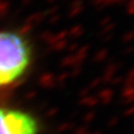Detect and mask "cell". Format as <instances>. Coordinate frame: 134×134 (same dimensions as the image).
I'll use <instances>...</instances> for the list:
<instances>
[{
	"label": "cell",
	"instance_id": "cell-1",
	"mask_svg": "<svg viewBox=\"0 0 134 134\" xmlns=\"http://www.w3.org/2000/svg\"><path fill=\"white\" fill-rule=\"evenodd\" d=\"M31 62V48L25 37L12 31H0V86L19 79Z\"/></svg>",
	"mask_w": 134,
	"mask_h": 134
},
{
	"label": "cell",
	"instance_id": "cell-2",
	"mask_svg": "<svg viewBox=\"0 0 134 134\" xmlns=\"http://www.w3.org/2000/svg\"><path fill=\"white\" fill-rule=\"evenodd\" d=\"M39 124L27 112L0 107V134H38Z\"/></svg>",
	"mask_w": 134,
	"mask_h": 134
}]
</instances>
